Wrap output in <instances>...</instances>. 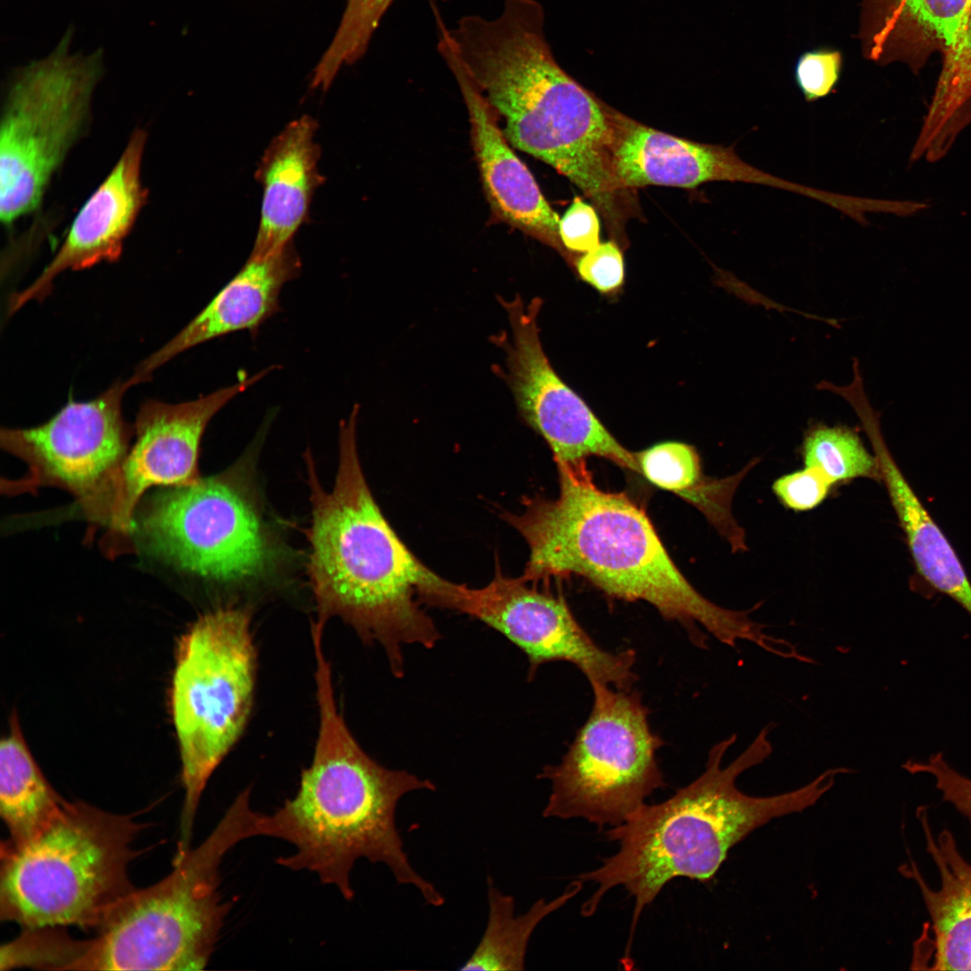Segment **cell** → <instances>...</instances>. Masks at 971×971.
Listing matches in <instances>:
<instances>
[{
	"mask_svg": "<svg viewBox=\"0 0 971 971\" xmlns=\"http://www.w3.org/2000/svg\"><path fill=\"white\" fill-rule=\"evenodd\" d=\"M554 499L523 500L504 520L525 539L530 556L521 576L530 582L578 575L611 599L642 601L679 623L707 648L708 637L735 648L737 640L763 646L766 627L749 610L725 609L701 595L669 556L646 512L625 493L596 486L586 462L557 464Z\"/></svg>",
	"mask_w": 971,
	"mask_h": 971,
	"instance_id": "cell-1",
	"label": "cell"
},
{
	"mask_svg": "<svg viewBox=\"0 0 971 971\" xmlns=\"http://www.w3.org/2000/svg\"><path fill=\"white\" fill-rule=\"evenodd\" d=\"M319 729L310 765L295 795L261 817V836L289 842L294 853L277 863L307 870L334 886L346 900L354 891L351 872L358 860L382 863L400 885L413 886L432 906L443 895L412 867L396 826L400 799L433 782L384 767L357 743L338 710L330 663L322 646L314 648Z\"/></svg>",
	"mask_w": 971,
	"mask_h": 971,
	"instance_id": "cell-2",
	"label": "cell"
},
{
	"mask_svg": "<svg viewBox=\"0 0 971 971\" xmlns=\"http://www.w3.org/2000/svg\"><path fill=\"white\" fill-rule=\"evenodd\" d=\"M359 405L340 423L339 462L331 492L320 485L305 454L311 526L307 573L317 621L349 623L366 642L384 648L396 677L403 646L433 647L441 634L421 608L419 592L436 574L405 546L384 517L365 479L356 441Z\"/></svg>",
	"mask_w": 971,
	"mask_h": 971,
	"instance_id": "cell-3",
	"label": "cell"
},
{
	"mask_svg": "<svg viewBox=\"0 0 971 971\" xmlns=\"http://www.w3.org/2000/svg\"><path fill=\"white\" fill-rule=\"evenodd\" d=\"M771 726H764L726 767H722V760L736 735L717 743L695 780L662 803L645 804L626 822L610 827L605 834L619 844L618 851L578 877L598 885L582 914L592 915L609 890L623 886L635 900L629 951L643 910L668 882L676 877L711 879L729 850L753 831L815 805L833 786L824 773L796 790L771 797H752L736 788L739 775L771 753Z\"/></svg>",
	"mask_w": 971,
	"mask_h": 971,
	"instance_id": "cell-4",
	"label": "cell"
},
{
	"mask_svg": "<svg viewBox=\"0 0 971 971\" xmlns=\"http://www.w3.org/2000/svg\"><path fill=\"white\" fill-rule=\"evenodd\" d=\"M481 92L514 147L548 164L592 202L609 235L628 246L626 225L639 216L636 191L622 189L611 165L612 109L571 77L548 42L515 43L500 52Z\"/></svg>",
	"mask_w": 971,
	"mask_h": 971,
	"instance_id": "cell-5",
	"label": "cell"
},
{
	"mask_svg": "<svg viewBox=\"0 0 971 971\" xmlns=\"http://www.w3.org/2000/svg\"><path fill=\"white\" fill-rule=\"evenodd\" d=\"M250 791L238 794L206 839L177 852L157 883L134 888L91 939L83 970H200L209 963L231 905L219 893V867L240 842L260 836Z\"/></svg>",
	"mask_w": 971,
	"mask_h": 971,
	"instance_id": "cell-6",
	"label": "cell"
},
{
	"mask_svg": "<svg viewBox=\"0 0 971 971\" xmlns=\"http://www.w3.org/2000/svg\"><path fill=\"white\" fill-rule=\"evenodd\" d=\"M145 828L135 815L67 801L37 836L1 845L0 920L24 928L97 930L135 886L129 876L134 841Z\"/></svg>",
	"mask_w": 971,
	"mask_h": 971,
	"instance_id": "cell-7",
	"label": "cell"
},
{
	"mask_svg": "<svg viewBox=\"0 0 971 971\" xmlns=\"http://www.w3.org/2000/svg\"><path fill=\"white\" fill-rule=\"evenodd\" d=\"M254 683L255 649L246 610H210L181 637L170 696L184 791L179 851L191 847L204 789L245 726Z\"/></svg>",
	"mask_w": 971,
	"mask_h": 971,
	"instance_id": "cell-8",
	"label": "cell"
},
{
	"mask_svg": "<svg viewBox=\"0 0 971 971\" xmlns=\"http://www.w3.org/2000/svg\"><path fill=\"white\" fill-rule=\"evenodd\" d=\"M593 702L559 763L539 775L551 783L542 815L583 818L615 827L655 790L665 786L656 753L664 740L651 729L648 708L637 690L590 682Z\"/></svg>",
	"mask_w": 971,
	"mask_h": 971,
	"instance_id": "cell-9",
	"label": "cell"
},
{
	"mask_svg": "<svg viewBox=\"0 0 971 971\" xmlns=\"http://www.w3.org/2000/svg\"><path fill=\"white\" fill-rule=\"evenodd\" d=\"M99 77L94 58L58 55L13 77L0 121V218L5 227L40 207L86 129Z\"/></svg>",
	"mask_w": 971,
	"mask_h": 971,
	"instance_id": "cell-10",
	"label": "cell"
},
{
	"mask_svg": "<svg viewBox=\"0 0 971 971\" xmlns=\"http://www.w3.org/2000/svg\"><path fill=\"white\" fill-rule=\"evenodd\" d=\"M132 532L150 555L217 582L259 578L273 561L254 504L227 475L160 493L146 504Z\"/></svg>",
	"mask_w": 971,
	"mask_h": 971,
	"instance_id": "cell-11",
	"label": "cell"
},
{
	"mask_svg": "<svg viewBox=\"0 0 971 971\" xmlns=\"http://www.w3.org/2000/svg\"><path fill=\"white\" fill-rule=\"evenodd\" d=\"M425 603L466 614L503 635L526 655L530 678L544 664L566 662L589 682L628 690L637 680L633 649H603L561 594L532 586L521 575L507 576L498 563L493 579L480 588L440 577L427 591Z\"/></svg>",
	"mask_w": 971,
	"mask_h": 971,
	"instance_id": "cell-12",
	"label": "cell"
},
{
	"mask_svg": "<svg viewBox=\"0 0 971 971\" xmlns=\"http://www.w3.org/2000/svg\"><path fill=\"white\" fill-rule=\"evenodd\" d=\"M132 386L130 379L118 381L94 399L69 401L40 425L2 429L1 447L28 468L21 479L6 481L3 491L14 494L58 487L100 521L130 449L133 431L123 418L121 403Z\"/></svg>",
	"mask_w": 971,
	"mask_h": 971,
	"instance_id": "cell-13",
	"label": "cell"
},
{
	"mask_svg": "<svg viewBox=\"0 0 971 971\" xmlns=\"http://www.w3.org/2000/svg\"><path fill=\"white\" fill-rule=\"evenodd\" d=\"M511 326L491 340L505 352L504 369L495 374L508 385L520 416L549 446L557 464H578L588 457L606 459L640 475L635 455L607 430L586 403L551 366L540 342L537 319L540 298L525 304L520 295L499 298Z\"/></svg>",
	"mask_w": 971,
	"mask_h": 971,
	"instance_id": "cell-14",
	"label": "cell"
},
{
	"mask_svg": "<svg viewBox=\"0 0 971 971\" xmlns=\"http://www.w3.org/2000/svg\"><path fill=\"white\" fill-rule=\"evenodd\" d=\"M274 368L243 377L195 400L169 404L148 400L135 423L136 440L120 468L106 503L102 522L113 537L133 531L137 505L150 487L184 486L200 477L198 456L205 429L229 401L265 377Z\"/></svg>",
	"mask_w": 971,
	"mask_h": 971,
	"instance_id": "cell-15",
	"label": "cell"
},
{
	"mask_svg": "<svg viewBox=\"0 0 971 971\" xmlns=\"http://www.w3.org/2000/svg\"><path fill=\"white\" fill-rule=\"evenodd\" d=\"M438 50L454 75L467 106L476 160L494 215L556 250L574 268L578 254L564 247L557 213L512 149L494 111L461 65L446 30L440 31Z\"/></svg>",
	"mask_w": 971,
	"mask_h": 971,
	"instance_id": "cell-16",
	"label": "cell"
},
{
	"mask_svg": "<svg viewBox=\"0 0 971 971\" xmlns=\"http://www.w3.org/2000/svg\"><path fill=\"white\" fill-rule=\"evenodd\" d=\"M611 165L618 184L693 189L710 182L765 185L792 192L788 181L744 161L735 147L696 142L660 131L612 109Z\"/></svg>",
	"mask_w": 971,
	"mask_h": 971,
	"instance_id": "cell-17",
	"label": "cell"
},
{
	"mask_svg": "<svg viewBox=\"0 0 971 971\" xmlns=\"http://www.w3.org/2000/svg\"><path fill=\"white\" fill-rule=\"evenodd\" d=\"M146 141L142 129L132 132L109 174L79 209L50 263L29 287L11 297L9 316L29 301L43 299L63 272L120 257L124 241L147 199L141 181Z\"/></svg>",
	"mask_w": 971,
	"mask_h": 971,
	"instance_id": "cell-18",
	"label": "cell"
},
{
	"mask_svg": "<svg viewBox=\"0 0 971 971\" xmlns=\"http://www.w3.org/2000/svg\"><path fill=\"white\" fill-rule=\"evenodd\" d=\"M301 269L293 241L264 257H249L242 269L175 336L143 361L131 379L138 384L155 370L194 346L226 334L259 327L280 310V294Z\"/></svg>",
	"mask_w": 971,
	"mask_h": 971,
	"instance_id": "cell-19",
	"label": "cell"
},
{
	"mask_svg": "<svg viewBox=\"0 0 971 971\" xmlns=\"http://www.w3.org/2000/svg\"><path fill=\"white\" fill-rule=\"evenodd\" d=\"M316 129V121L304 115L289 123L266 148L255 172L263 193L249 257L260 259L281 251L308 219L312 196L325 182L317 169Z\"/></svg>",
	"mask_w": 971,
	"mask_h": 971,
	"instance_id": "cell-20",
	"label": "cell"
},
{
	"mask_svg": "<svg viewBox=\"0 0 971 971\" xmlns=\"http://www.w3.org/2000/svg\"><path fill=\"white\" fill-rule=\"evenodd\" d=\"M971 0H861L858 39L865 58L900 62L914 74L944 57L966 22Z\"/></svg>",
	"mask_w": 971,
	"mask_h": 971,
	"instance_id": "cell-21",
	"label": "cell"
},
{
	"mask_svg": "<svg viewBox=\"0 0 971 971\" xmlns=\"http://www.w3.org/2000/svg\"><path fill=\"white\" fill-rule=\"evenodd\" d=\"M852 407L871 442L881 481L886 487L919 574L971 616V583L958 557L895 463L868 399L859 398Z\"/></svg>",
	"mask_w": 971,
	"mask_h": 971,
	"instance_id": "cell-22",
	"label": "cell"
},
{
	"mask_svg": "<svg viewBox=\"0 0 971 971\" xmlns=\"http://www.w3.org/2000/svg\"><path fill=\"white\" fill-rule=\"evenodd\" d=\"M916 815L940 886L931 888L913 860L902 872L915 882L930 916L933 949L930 969L971 970V862L962 856L949 830L932 834L926 806H919Z\"/></svg>",
	"mask_w": 971,
	"mask_h": 971,
	"instance_id": "cell-23",
	"label": "cell"
},
{
	"mask_svg": "<svg viewBox=\"0 0 971 971\" xmlns=\"http://www.w3.org/2000/svg\"><path fill=\"white\" fill-rule=\"evenodd\" d=\"M640 475L698 509L734 552L745 551V533L732 512L734 495L749 471L752 459L739 472L715 478L704 474L697 450L680 441H664L635 453Z\"/></svg>",
	"mask_w": 971,
	"mask_h": 971,
	"instance_id": "cell-24",
	"label": "cell"
},
{
	"mask_svg": "<svg viewBox=\"0 0 971 971\" xmlns=\"http://www.w3.org/2000/svg\"><path fill=\"white\" fill-rule=\"evenodd\" d=\"M66 802L39 768L13 714L0 744V815L9 833L6 842L19 846L33 839Z\"/></svg>",
	"mask_w": 971,
	"mask_h": 971,
	"instance_id": "cell-25",
	"label": "cell"
},
{
	"mask_svg": "<svg viewBox=\"0 0 971 971\" xmlns=\"http://www.w3.org/2000/svg\"><path fill=\"white\" fill-rule=\"evenodd\" d=\"M583 881H574L557 898L536 901L523 913H515L514 899L503 893L487 877L488 918L485 931L460 970L517 971L525 968L530 939L539 922L562 907L582 888Z\"/></svg>",
	"mask_w": 971,
	"mask_h": 971,
	"instance_id": "cell-26",
	"label": "cell"
},
{
	"mask_svg": "<svg viewBox=\"0 0 971 971\" xmlns=\"http://www.w3.org/2000/svg\"><path fill=\"white\" fill-rule=\"evenodd\" d=\"M801 456L804 466L816 468L833 486L857 478L881 481L875 454L847 425L813 423L804 433Z\"/></svg>",
	"mask_w": 971,
	"mask_h": 971,
	"instance_id": "cell-27",
	"label": "cell"
},
{
	"mask_svg": "<svg viewBox=\"0 0 971 971\" xmlns=\"http://www.w3.org/2000/svg\"><path fill=\"white\" fill-rule=\"evenodd\" d=\"M63 928H24L19 937L1 947L0 969L81 970L91 940H76Z\"/></svg>",
	"mask_w": 971,
	"mask_h": 971,
	"instance_id": "cell-28",
	"label": "cell"
},
{
	"mask_svg": "<svg viewBox=\"0 0 971 971\" xmlns=\"http://www.w3.org/2000/svg\"><path fill=\"white\" fill-rule=\"evenodd\" d=\"M843 66L839 49L821 47L805 51L797 60L795 81L807 102L834 93Z\"/></svg>",
	"mask_w": 971,
	"mask_h": 971,
	"instance_id": "cell-29",
	"label": "cell"
},
{
	"mask_svg": "<svg viewBox=\"0 0 971 971\" xmlns=\"http://www.w3.org/2000/svg\"><path fill=\"white\" fill-rule=\"evenodd\" d=\"M623 251L612 239L600 243L579 255L574 269L583 281L601 294L616 295L625 280Z\"/></svg>",
	"mask_w": 971,
	"mask_h": 971,
	"instance_id": "cell-30",
	"label": "cell"
},
{
	"mask_svg": "<svg viewBox=\"0 0 971 971\" xmlns=\"http://www.w3.org/2000/svg\"><path fill=\"white\" fill-rule=\"evenodd\" d=\"M833 486L819 470L804 466L801 469L778 477L771 488L786 508L794 512H807L820 505Z\"/></svg>",
	"mask_w": 971,
	"mask_h": 971,
	"instance_id": "cell-31",
	"label": "cell"
},
{
	"mask_svg": "<svg viewBox=\"0 0 971 971\" xmlns=\"http://www.w3.org/2000/svg\"><path fill=\"white\" fill-rule=\"evenodd\" d=\"M903 767L913 774L925 773L931 776L943 800L953 806L967 820L971 834V779L952 768L941 753L932 754L927 761L909 760Z\"/></svg>",
	"mask_w": 971,
	"mask_h": 971,
	"instance_id": "cell-32",
	"label": "cell"
},
{
	"mask_svg": "<svg viewBox=\"0 0 971 971\" xmlns=\"http://www.w3.org/2000/svg\"><path fill=\"white\" fill-rule=\"evenodd\" d=\"M559 236L570 253H586L600 244V222L594 206L575 197L559 220Z\"/></svg>",
	"mask_w": 971,
	"mask_h": 971,
	"instance_id": "cell-33",
	"label": "cell"
},
{
	"mask_svg": "<svg viewBox=\"0 0 971 971\" xmlns=\"http://www.w3.org/2000/svg\"><path fill=\"white\" fill-rule=\"evenodd\" d=\"M939 78L971 88V7L954 46L942 57Z\"/></svg>",
	"mask_w": 971,
	"mask_h": 971,
	"instance_id": "cell-34",
	"label": "cell"
}]
</instances>
